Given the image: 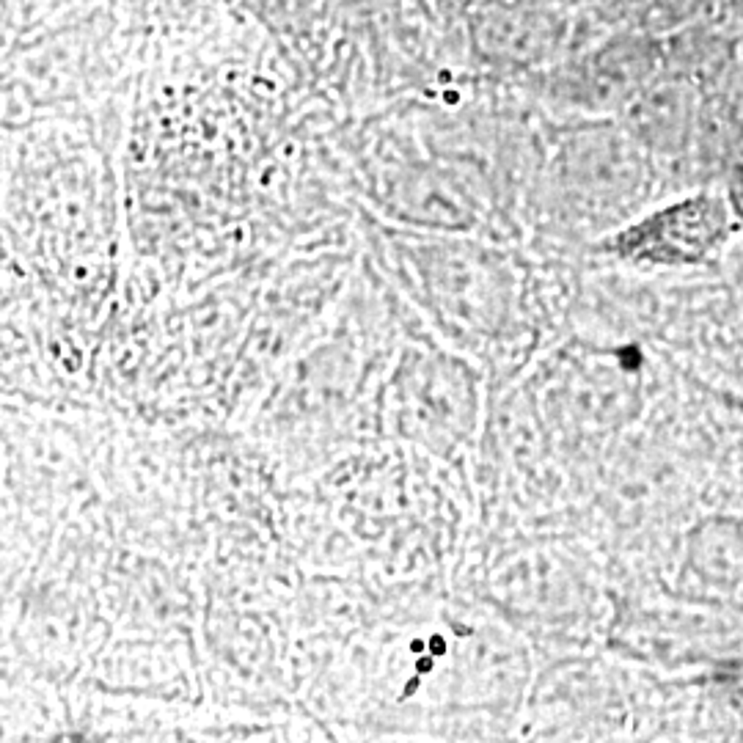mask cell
Here are the masks:
<instances>
[{"label": "cell", "mask_w": 743, "mask_h": 743, "mask_svg": "<svg viewBox=\"0 0 743 743\" xmlns=\"http://www.w3.org/2000/svg\"><path fill=\"white\" fill-rule=\"evenodd\" d=\"M724 193H727L730 209H732V215H735V224H738V228H743V155L732 162V168H730V176H727V188H724Z\"/></svg>", "instance_id": "2"}, {"label": "cell", "mask_w": 743, "mask_h": 743, "mask_svg": "<svg viewBox=\"0 0 743 743\" xmlns=\"http://www.w3.org/2000/svg\"><path fill=\"white\" fill-rule=\"evenodd\" d=\"M738 228L727 193L683 195L619 231L612 254L636 267H697L713 259Z\"/></svg>", "instance_id": "1"}]
</instances>
